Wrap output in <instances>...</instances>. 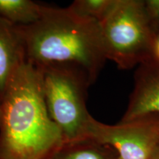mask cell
Returning <instances> with one entry per match:
<instances>
[{
    "label": "cell",
    "instance_id": "1",
    "mask_svg": "<svg viewBox=\"0 0 159 159\" xmlns=\"http://www.w3.org/2000/svg\"><path fill=\"white\" fill-rule=\"evenodd\" d=\"M63 144L47 110L39 69L26 60L1 99L0 159H49Z\"/></svg>",
    "mask_w": 159,
    "mask_h": 159
},
{
    "label": "cell",
    "instance_id": "2",
    "mask_svg": "<svg viewBox=\"0 0 159 159\" xmlns=\"http://www.w3.org/2000/svg\"><path fill=\"white\" fill-rule=\"evenodd\" d=\"M16 27L26 60L36 66L73 65L94 83L107 61L99 24L80 16L69 7L44 6L36 22Z\"/></svg>",
    "mask_w": 159,
    "mask_h": 159
},
{
    "label": "cell",
    "instance_id": "3",
    "mask_svg": "<svg viewBox=\"0 0 159 159\" xmlns=\"http://www.w3.org/2000/svg\"><path fill=\"white\" fill-rule=\"evenodd\" d=\"M37 67L47 110L62 134L63 143L86 139L93 119L86 108L87 92L94 83L84 71L73 65Z\"/></svg>",
    "mask_w": 159,
    "mask_h": 159
},
{
    "label": "cell",
    "instance_id": "4",
    "mask_svg": "<svg viewBox=\"0 0 159 159\" xmlns=\"http://www.w3.org/2000/svg\"><path fill=\"white\" fill-rule=\"evenodd\" d=\"M107 60L130 69L152 58L155 34L142 0H116L99 23Z\"/></svg>",
    "mask_w": 159,
    "mask_h": 159
},
{
    "label": "cell",
    "instance_id": "5",
    "mask_svg": "<svg viewBox=\"0 0 159 159\" xmlns=\"http://www.w3.org/2000/svg\"><path fill=\"white\" fill-rule=\"evenodd\" d=\"M86 139L111 147L119 159H150L159 145V122L140 121L110 125L93 117Z\"/></svg>",
    "mask_w": 159,
    "mask_h": 159
},
{
    "label": "cell",
    "instance_id": "6",
    "mask_svg": "<svg viewBox=\"0 0 159 159\" xmlns=\"http://www.w3.org/2000/svg\"><path fill=\"white\" fill-rule=\"evenodd\" d=\"M159 122V61L150 58L137 66L134 87L119 123Z\"/></svg>",
    "mask_w": 159,
    "mask_h": 159
},
{
    "label": "cell",
    "instance_id": "7",
    "mask_svg": "<svg viewBox=\"0 0 159 159\" xmlns=\"http://www.w3.org/2000/svg\"><path fill=\"white\" fill-rule=\"evenodd\" d=\"M25 61V47L17 27L0 19V99L11 77Z\"/></svg>",
    "mask_w": 159,
    "mask_h": 159
},
{
    "label": "cell",
    "instance_id": "8",
    "mask_svg": "<svg viewBox=\"0 0 159 159\" xmlns=\"http://www.w3.org/2000/svg\"><path fill=\"white\" fill-rule=\"evenodd\" d=\"M49 159H119V157L111 147L86 139L63 143Z\"/></svg>",
    "mask_w": 159,
    "mask_h": 159
},
{
    "label": "cell",
    "instance_id": "9",
    "mask_svg": "<svg viewBox=\"0 0 159 159\" xmlns=\"http://www.w3.org/2000/svg\"><path fill=\"white\" fill-rule=\"evenodd\" d=\"M43 7L31 0H0V19L15 26L32 25L41 17Z\"/></svg>",
    "mask_w": 159,
    "mask_h": 159
},
{
    "label": "cell",
    "instance_id": "10",
    "mask_svg": "<svg viewBox=\"0 0 159 159\" xmlns=\"http://www.w3.org/2000/svg\"><path fill=\"white\" fill-rule=\"evenodd\" d=\"M116 0H75L69 8L80 16L99 24L106 17Z\"/></svg>",
    "mask_w": 159,
    "mask_h": 159
},
{
    "label": "cell",
    "instance_id": "11",
    "mask_svg": "<svg viewBox=\"0 0 159 159\" xmlns=\"http://www.w3.org/2000/svg\"><path fill=\"white\" fill-rule=\"evenodd\" d=\"M149 23L156 35L159 33V0H142Z\"/></svg>",
    "mask_w": 159,
    "mask_h": 159
},
{
    "label": "cell",
    "instance_id": "12",
    "mask_svg": "<svg viewBox=\"0 0 159 159\" xmlns=\"http://www.w3.org/2000/svg\"><path fill=\"white\" fill-rule=\"evenodd\" d=\"M152 58L159 61V33H158L156 36V40H155L153 46V50H152Z\"/></svg>",
    "mask_w": 159,
    "mask_h": 159
},
{
    "label": "cell",
    "instance_id": "13",
    "mask_svg": "<svg viewBox=\"0 0 159 159\" xmlns=\"http://www.w3.org/2000/svg\"><path fill=\"white\" fill-rule=\"evenodd\" d=\"M150 159H159V145L157 147L156 150L154 151L153 154L152 155Z\"/></svg>",
    "mask_w": 159,
    "mask_h": 159
},
{
    "label": "cell",
    "instance_id": "14",
    "mask_svg": "<svg viewBox=\"0 0 159 159\" xmlns=\"http://www.w3.org/2000/svg\"><path fill=\"white\" fill-rule=\"evenodd\" d=\"M0 108H1V99H0Z\"/></svg>",
    "mask_w": 159,
    "mask_h": 159
}]
</instances>
